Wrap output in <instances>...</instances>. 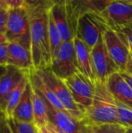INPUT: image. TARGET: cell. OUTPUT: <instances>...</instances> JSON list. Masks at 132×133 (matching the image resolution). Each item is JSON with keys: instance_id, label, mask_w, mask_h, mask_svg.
Here are the masks:
<instances>
[{"instance_id": "74e56055", "label": "cell", "mask_w": 132, "mask_h": 133, "mask_svg": "<svg viewBox=\"0 0 132 133\" xmlns=\"http://www.w3.org/2000/svg\"><path fill=\"white\" fill-rule=\"evenodd\" d=\"M38 130H39V133H51L46 127L42 128V129H40Z\"/></svg>"}, {"instance_id": "d590c367", "label": "cell", "mask_w": 132, "mask_h": 133, "mask_svg": "<svg viewBox=\"0 0 132 133\" xmlns=\"http://www.w3.org/2000/svg\"><path fill=\"white\" fill-rule=\"evenodd\" d=\"M0 9H3V10L9 11L5 0H0Z\"/></svg>"}, {"instance_id": "7402d4cb", "label": "cell", "mask_w": 132, "mask_h": 133, "mask_svg": "<svg viewBox=\"0 0 132 133\" xmlns=\"http://www.w3.org/2000/svg\"><path fill=\"white\" fill-rule=\"evenodd\" d=\"M48 32H49V39L51 44V58L53 59L58 54V50L62 44V40L59 31L53 20V18L49 12V19H48Z\"/></svg>"}, {"instance_id": "4dcf8cb0", "label": "cell", "mask_w": 132, "mask_h": 133, "mask_svg": "<svg viewBox=\"0 0 132 133\" xmlns=\"http://www.w3.org/2000/svg\"><path fill=\"white\" fill-rule=\"evenodd\" d=\"M82 133H101V132H100V129L99 126L87 125L82 124Z\"/></svg>"}, {"instance_id": "d4e9b609", "label": "cell", "mask_w": 132, "mask_h": 133, "mask_svg": "<svg viewBox=\"0 0 132 133\" xmlns=\"http://www.w3.org/2000/svg\"><path fill=\"white\" fill-rule=\"evenodd\" d=\"M117 31L120 34L121 37L128 47L130 52L132 53V25L119 29Z\"/></svg>"}, {"instance_id": "9c48e42d", "label": "cell", "mask_w": 132, "mask_h": 133, "mask_svg": "<svg viewBox=\"0 0 132 133\" xmlns=\"http://www.w3.org/2000/svg\"><path fill=\"white\" fill-rule=\"evenodd\" d=\"M100 14L110 29L117 30L132 25V5L124 0H110Z\"/></svg>"}, {"instance_id": "cb8c5ba5", "label": "cell", "mask_w": 132, "mask_h": 133, "mask_svg": "<svg viewBox=\"0 0 132 133\" xmlns=\"http://www.w3.org/2000/svg\"><path fill=\"white\" fill-rule=\"evenodd\" d=\"M117 116L121 123L127 128L132 129V110L117 101Z\"/></svg>"}, {"instance_id": "83f0119b", "label": "cell", "mask_w": 132, "mask_h": 133, "mask_svg": "<svg viewBox=\"0 0 132 133\" xmlns=\"http://www.w3.org/2000/svg\"><path fill=\"white\" fill-rule=\"evenodd\" d=\"M8 9H16L19 8H23L26 5V0H5Z\"/></svg>"}, {"instance_id": "8fae6325", "label": "cell", "mask_w": 132, "mask_h": 133, "mask_svg": "<svg viewBox=\"0 0 132 133\" xmlns=\"http://www.w3.org/2000/svg\"><path fill=\"white\" fill-rule=\"evenodd\" d=\"M110 0H66V9L69 25L73 36H75L77 23L86 13H100Z\"/></svg>"}, {"instance_id": "ffe728a7", "label": "cell", "mask_w": 132, "mask_h": 133, "mask_svg": "<svg viewBox=\"0 0 132 133\" xmlns=\"http://www.w3.org/2000/svg\"><path fill=\"white\" fill-rule=\"evenodd\" d=\"M32 100L33 110V124L40 129L46 127L49 123V117L47 114V108L44 99L41 95L32 87Z\"/></svg>"}, {"instance_id": "e0dca14e", "label": "cell", "mask_w": 132, "mask_h": 133, "mask_svg": "<svg viewBox=\"0 0 132 133\" xmlns=\"http://www.w3.org/2000/svg\"><path fill=\"white\" fill-rule=\"evenodd\" d=\"M32 85L29 82L23 94V96L13 111L12 118L19 122L33 124V110L32 100Z\"/></svg>"}, {"instance_id": "d6986e66", "label": "cell", "mask_w": 132, "mask_h": 133, "mask_svg": "<svg viewBox=\"0 0 132 133\" xmlns=\"http://www.w3.org/2000/svg\"><path fill=\"white\" fill-rule=\"evenodd\" d=\"M29 79L33 89L36 90L42 96V97L45 99L48 103H50L54 108L58 110L68 112L64 108V106L61 104V103L59 101L58 97L55 96L54 92L44 82V80L37 73L36 69H33L29 72Z\"/></svg>"}, {"instance_id": "603a6c76", "label": "cell", "mask_w": 132, "mask_h": 133, "mask_svg": "<svg viewBox=\"0 0 132 133\" xmlns=\"http://www.w3.org/2000/svg\"><path fill=\"white\" fill-rule=\"evenodd\" d=\"M8 122L13 133H39L38 129L33 123L19 122L12 118Z\"/></svg>"}, {"instance_id": "7c38bea8", "label": "cell", "mask_w": 132, "mask_h": 133, "mask_svg": "<svg viewBox=\"0 0 132 133\" xmlns=\"http://www.w3.org/2000/svg\"><path fill=\"white\" fill-rule=\"evenodd\" d=\"M44 101L47 104V114L51 124L65 133H82V122L77 121L69 113L58 110L45 99Z\"/></svg>"}, {"instance_id": "ab89813d", "label": "cell", "mask_w": 132, "mask_h": 133, "mask_svg": "<svg viewBox=\"0 0 132 133\" xmlns=\"http://www.w3.org/2000/svg\"><path fill=\"white\" fill-rule=\"evenodd\" d=\"M125 133H132V129H128Z\"/></svg>"}, {"instance_id": "52a82bcc", "label": "cell", "mask_w": 132, "mask_h": 133, "mask_svg": "<svg viewBox=\"0 0 132 133\" xmlns=\"http://www.w3.org/2000/svg\"><path fill=\"white\" fill-rule=\"evenodd\" d=\"M50 69L58 79L63 81L79 71L73 40L62 43L57 55L51 61Z\"/></svg>"}, {"instance_id": "1f68e13d", "label": "cell", "mask_w": 132, "mask_h": 133, "mask_svg": "<svg viewBox=\"0 0 132 133\" xmlns=\"http://www.w3.org/2000/svg\"><path fill=\"white\" fill-rule=\"evenodd\" d=\"M121 76L124 79V80L128 83V85L132 88V76L127 72H120Z\"/></svg>"}, {"instance_id": "7a4b0ae2", "label": "cell", "mask_w": 132, "mask_h": 133, "mask_svg": "<svg viewBox=\"0 0 132 133\" xmlns=\"http://www.w3.org/2000/svg\"><path fill=\"white\" fill-rule=\"evenodd\" d=\"M95 86L93 104L85 111L82 123L99 127L106 125L124 126L117 116V101L110 91L107 83L95 82Z\"/></svg>"}, {"instance_id": "60d3db41", "label": "cell", "mask_w": 132, "mask_h": 133, "mask_svg": "<svg viewBox=\"0 0 132 133\" xmlns=\"http://www.w3.org/2000/svg\"><path fill=\"white\" fill-rule=\"evenodd\" d=\"M0 116H2V115H0Z\"/></svg>"}, {"instance_id": "30bf717a", "label": "cell", "mask_w": 132, "mask_h": 133, "mask_svg": "<svg viewBox=\"0 0 132 133\" xmlns=\"http://www.w3.org/2000/svg\"><path fill=\"white\" fill-rule=\"evenodd\" d=\"M103 39L109 55L119 69L120 72H124L130 57V50L120 34L113 29H107L103 36Z\"/></svg>"}, {"instance_id": "f546056e", "label": "cell", "mask_w": 132, "mask_h": 133, "mask_svg": "<svg viewBox=\"0 0 132 133\" xmlns=\"http://www.w3.org/2000/svg\"><path fill=\"white\" fill-rule=\"evenodd\" d=\"M8 15H9V11L0 9V32L2 33L5 32Z\"/></svg>"}, {"instance_id": "8992f818", "label": "cell", "mask_w": 132, "mask_h": 133, "mask_svg": "<svg viewBox=\"0 0 132 133\" xmlns=\"http://www.w3.org/2000/svg\"><path fill=\"white\" fill-rule=\"evenodd\" d=\"M65 83L74 102L82 111L84 117L85 111L92 105L93 101L96 91L95 83L79 71L65 80Z\"/></svg>"}, {"instance_id": "4316f807", "label": "cell", "mask_w": 132, "mask_h": 133, "mask_svg": "<svg viewBox=\"0 0 132 133\" xmlns=\"http://www.w3.org/2000/svg\"><path fill=\"white\" fill-rule=\"evenodd\" d=\"M8 44H0V65L7 66V58H8Z\"/></svg>"}, {"instance_id": "4fadbf2b", "label": "cell", "mask_w": 132, "mask_h": 133, "mask_svg": "<svg viewBox=\"0 0 132 133\" xmlns=\"http://www.w3.org/2000/svg\"><path fill=\"white\" fill-rule=\"evenodd\" d=\"M7 66L26 72L33 70L34 67L30 50L16 43H9Z\"/></svg>"}, {"instance_id": "5b68a950", "label": "cell", "mask_w": 132, "mask_h": 133, "mask_svg": "<svg viewBox=\"0 0 132 133\" xmlns=\"http://www.w3.org/2000/svg\"><path fill=\"white\" fill-rule=\"evenodd\" d=\"M36 71L42 78L44 82L54 92L65 110L74 118L82 122L83 120V113L74 102L65 81L58 79L52 72L50 68L36 69Z\"/></svg>"}, {"instance_id": "f35d334b", "label": "cell", "mask_w": 132, "mask_h": 133, "mask_svg": "<svg viewBox=\"0 0 132 133\" xmlns=\"http://www.w3.org/2000/svg\"><path fill=\"white\" fill-rule=\"evenodd\" d=\"M126 3L129 4V5H132V0H124Z\"/></svg>"}, {"instance_id": "f1b7e54d", "label": "cell", "mask_w": 132, "mask_h": 133, "mask_svg": "<svg viewBox=\"0 0 132 133\" xmlns=\"http://www.w3.org/2000/svg\"><path fill=\"white\" fill-rule=\"evenodd\" d=\"M0 133H13L8 120L4 115L0 116Z\"/></svg>"}, {"instance_id": "ac0fdd59", "label": "cell", "mask_w": 132, "mask_h": 133, "mask_svg": "<svg viewBox=\"0 0 132 133\" xmlns=\"http://www.w3.org/2000/svg\"><path fill=\"white\" fill-rule=\"evenodd\" d=\"M75 56L78 68L80 72L85 75L91 81L95 83V77L93 74L91 50L78 37H75L73 39Z\"/></svg>"}, {"instance_id": "2e32d148", "label": "cell", "mask_w": 132, "mask_h": 133, "mask_svg": "<svg viewBox=\"0 0 132 133\" xmlns=\"http://www.w3.org/2000/svg\"><path fill=\"white\" fill-rule=\"evenodd\" d=\"M107 87L117 101L132 110V88L120 72L114 73L108 79Z\"/></svg>"}, {"instance_id": "277c9868", "label": "cell", "mask_w": 132, "mask_h": 133, "mask_svg": "<svg viewBox=\"0 0 132 133\" xmlns=\"http://www.w3.org/2000/svg\"><path fill=\"white\" fill-rule=\"evenodd\" d=\"M107 29L109 27L100 13H86L79 18L75 37L79 38L92 50L103 37Z\"/></svg>"}, {"instance_id": "484cf974", "label": "cell", "mask_w": 132, "mask_h": 133, "mask_svg": "<svg viewBox=\"0 0 132 133\" xmlns=\"http://www.w3.org/2000/svg\"><path fill=\"white\" fill-rule=\"evenodd\" d=\"M128 128L119 125H106L100 126L101 133H125Z\"/></svg>"}, {"instance_id": "ba28073f", "label": "cell", "mask_w": 132, "mask_h": 133, "mask_svg": "<svg viewBox=\"0 0 132 133\" xmlns=\"http://www.w3.org/2000/svg\"><path fill=\"white\" fill-rule=\"evenodd\" d=\"M91 58L95 82L107 83L112 75L120 72L108 54L103 37L91 50Z\"/></svg>"}, {"instance_id": "5bb4252c", "label": "cell", "mask_w": 132, "mask_h": 133, "mask_svg": "<svg viewBox=\"0 0 132 133\" xmlns=\"http://www.w3.org/2000/svg\"><path fill=\"white\" fill-rule=\"evenodd\" d=\"M50 13L59 31L62 42L72 41L74 36L68 22L66 0L54 1L50 9Z\"/></svg>"}, {"instance_id": "e575fe53", "label": "cell", "mask_w": 132, "mask_h": 133, "mask_svg": "<svg viewBox=\"0 0 132 133\" xmlns=\"http://www.w3.org/2000/svg\"><path fill=\"white\" fill-rule=\"evenodd\" d=\"M6 43H9V41H8V39L5 36V34L0 32V44H6Z\"/></svg>"}, {"instance_id": "836d02e7", "label": "cell", "mask_w": 132, "mask_h": 133, "mask_svg": "<svg viewBox=\"0 0 132 133\" xmlns=\"http://www.w3.org/2000/svg\"><path fill=\"white\" fill-rule=\"evenodd\" d=\"M125 72H127V73H128L131 76H132V53L130 54V57H129V60H128V65H127Z\"/></svg>"}, {"instance_id": "d6a6232c", "label": "cell", "mask_w": 132, "mask_h": 133, "mask_svg": "<svg viewBox=\"0 0 132 133\" xmlns=\"http://www.w3.org/2000/svg\"><path fill=\"white\" fill-rule=\"evenodd\" d=\"M46 128H47V129L51 133H65V132H63V131L58 129V128H56L55 126H54V125H53L52 124H51V123H49V124L46 126Z\"/></svg>"}, {"instance_id": "8d00e7d4", "label": "cell", "mask_w": 132, "mask_h": 133, "mask_svg": "<svg viewBox=\"0 0 132 133\" xmlns=\"http://www.w3.org/2000/svg\"><path fill=\"white\" fill-rule=\"evenodd\" d=\"M7 72V66H2L0 65V78L4 76Z\"/></svg>"}, {"instance_id": "44dd1931", "label": "cell", "mask_w": 132, "mask_h": 133, "mask_svg": "<svg viewBox=\"0 0 132 133\" xmlns=\"http://www.w3.org/2000/svg\"><path fill=\"white\" fill-rule=\"evenodd\" d=\"M28 82H29V74L8 95L5 101L4 112H3L4 116L6 118L7 120L12 118L13 111L16 109V106L18 105Z\"/></svg>"}, {"instance_id": "3957f363", "label": "cell", "mask_w": 132, "mask_h": 133, "mask_svg": "<svg viewBox=\"0 0 132 133\" xmlns=\"http://www.w3.org/2000/svg\"><path fill=\"white\" fill-rule=\"evenodd\" d=\"M5 34L9 43H16L30 50V24L26 5L9 11Z\"/></svg>"}, {"instance_id": "6da1fadb", "label": "cell", "mask_w": 132, "mask_h": 133, "mask_svg": "<svg viewBox=\"0 0 132 133\" xmlns=\"http://www.w3.org/2000/svg\"><path fill=\"white\" fill-rule=\"evenodd\" d=\"M53 2V0L26 2L30 24V51L34 69H47L51 65L48 19Z\"/></svg>"}, {"instance_id": "9a60e30c", "label": "cell", "mask_w": 132, "mask_h": 133, "mask_svg": "<svg viewBox=\"0 0 132 133\" xmlns=\"http://www.w3.org/2000/svg\"><path fill=\"white\" fill-rule=\"evenodd\" d=\"M12 66H7L6 73L0 78V114L4 115V108L9 93L29 74Z\"/></svg>"}]
</instances>
